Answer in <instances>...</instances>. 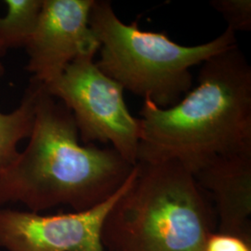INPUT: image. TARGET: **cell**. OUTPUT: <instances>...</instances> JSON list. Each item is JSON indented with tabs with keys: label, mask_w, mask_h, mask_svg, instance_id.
<instances>
[{
	"label": "cell",
	"mask_w": 251,
	"mask_h": 251,
	"mask_svg": "<svg viewBox=\"0 0 251 251\" xmlns=\"http://www.w3.org/2000/svg\"><path fill=\"white\" fill-rule=\"evenodd\" d=\"M198 86L169 108L144 99L137 163L176 161L193 175L251 153V67L238 45L202 63Z\"/></svg>",
	"instance_id": "obj_1"
},
{
	"label": "cell",
	"mask_w": 251,
	"mask_h": 251,
	"mask_svg": "<svg viewBox=\"0 0 251 251\" xmlns=\"http://www.w3.org/2000/svg\"><path fill=\"white\" fill-rule=\"evenodd\" d=\"M133 168L112 147L81 145L72 113L40 84L28 144L0 174V206L21 203L37 213L60 206L86 211L112 198Z\"/></svg>",
	"instance_id": "obj_2"
},
{
	"label": "cell",
	"mask_w": 251,
	"mask_h": 251,
	"mask_svg": "<svg viewBox=\"0 0 251 251\" xmlns=\"http://www.w3.org/2000/svg\"><path fill=\"white\" fill-rule=\"evenodd\" d=\"M217 230L214 207L176 161L138 162L101 229L105 251H204Z\"/></svg>",
	"instance_id": "obj_3"
},
{
	"label": "cell",
	"mask_w": 251,
	"mask_h": 251,
	"mask_svg": "<svg viewBox=\"0 0 251 251\" xmlns=\"http://www.w3.org/2000/svg\"><path fill=\"white\" fill-rule=\"evenodd\" d=\"M90 25L100 45V70L160 108L173 106L190 91L193 66L237 45L230 28L204 44L179 45L165 33L123 23L107 0H94Z\"/></svg>",
	"instance_id": "obj_4"
},
{
	"label": "cell",
	"mask_w": 251,
	"mask_h": 251,
	"mask_svg": "<svg viewBox=\"0 0 251 251\" xmlns=\"http://www.w3.org/2000/svg\"><path fill=\"white\" fill-rule=\"evenodd\" d=\"M93 59L94 56L75 59L44 87L70 110L84 144H111L126 161L135 166L141 138L140 119L128 111L124 89L101 72Z\"/></svg>",
	"instance_id": "obj_5"
},
{
	"label": "cell",
	"mask_w": 251,
	"mask_h": 251,
	"mask_svg": "<svg viewBox=\"0 0 251 251\" xmlns=\"http://www.w3.org/2000/svg\"><path fill=\"white\" fill-rule=\"evenodd\" d=\"M133 171V170H132ZM99 206L82 212L47 215L0 206V249L6 251H105L101 229L131 179Z\"/></svg>",
	"instance_id": "obj_6"
},
{
	"label": "cell",
	"mask_w": 251,
	"mask_h": 251,
	"mask_svg": "<svg viewBox=\"0 0 251 251\" xmlns=\"http://www.w3.org/2000/svg\"><path fill=\"white\" fill-rule=\"evenodd\" d=\"M94 0H43L36 29L25 48L32 79L47 85L77 58L95 56L99 41L90 25Z\"/></svg>",
	"instance_id": "obj_7"
},
{
	"label": "cell",
	"mask_w": 251,
	"mask_h": 251,
	"mask_svg": "<svg viewBox=\"0 0 251 251\" xmlns=\"http://www.w3.org/2000/svg\"><path fill=\"white\" fill-rule=\"evenodd\" d=\"M194 177L212 202L216 231L251 240V153L216 157Z\"/></svg>",
	"instance_id": "obj_8"
},
{
	"label": "cell",
	"mask_w": 251,
	"mask_h": 251,
	"mask_svg": "<svg viewBox=\"0 0 251 251\" xmlns=\"http://www.w3.org/2000/svg\"><path fill=\"white\" fill-rule=\"evenodd\" d=\"M4 72L5 69L0 63V78ZM40 84L31 78L18 107L9 114L0 112V174L17 159L20 142L31 135Z\"/></svg>",
	"instance_id": "obj_9"
},
{
	"label": "cell",
	"mask_w": 251,
	"mask_h": 251,
	"mask_svg": "<svg viewBox=\"0 0 251 251\" xmlns=\"http://www.w3.org/2000/svg\"><path fill=\"white\" fill-rule=\"evenodd\" d=\"M43 0H5L0 17V39L6 49L25 48L36 29Z\"/></svg>",
	"instance_id": "obj_10"
},
{
	"label": "cell",
	"mask_w": 251,
	"mask_h": 251,
	"mask_svg": "<svg viewBox=\"0 0 251 251\" xmlns=\"http://www.w3.org/2000/svg\"><path fill=\"white\" fill-rule=\"evenodd\" d=\"M210 6L220 12L234 33L251 30V0H212Z\"/></svg>",
	"instance_id": "obj_11"
},
{
	"label": "cell",
	"mask_w": 251,
	"mask_h": 251,
	"mask_svg": "<svg viewBox=\"0 0 251 251\" xmlns=\"http://www.w3.org/2000/svg\"><path fill=\"white\" fill-rule=\"evenodd\" d=\"M204 251H251V240L215 231L207 236Z\"/></svg>",
	"instance_id": "obj_12"
},
{
	"label": "cell",
	"mask_w": 251,
	"mask_h": 251,
	"mask_svg": "<svg viewBox=\"0 0 251 251\" xmlns=\"http://www.w3.org/2000/svg\"><path fill=\"white\" fill-rule=\"evenodd\" d=\"M8 51V50L6 49V47L4 46L3 44V42H2V40L0 39V59L6 54V52Z\"/></svg>",
	"instance_id": "obj_13"
}]
</instances>
